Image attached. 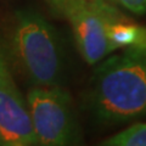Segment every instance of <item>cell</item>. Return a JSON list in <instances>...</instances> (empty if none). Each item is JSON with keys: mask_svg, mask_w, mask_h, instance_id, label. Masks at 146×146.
<instances>
[{"mask_svg": "<svg viewBox=\"0 0 146 146\" xmlns=\"http://www.w3.org/2000/svg\"><path fill=\"white\" fill-rule=\"evenodd\" d=\"M86 106L104 124H122L146 116V44L125 48L96 67Z\"/></svg>", "mask_w": 146, "mask_h": 146, "instance_id": "cell-1", "label": "cell"}, {"mask_svg": "<svg viewBox=\"0 0 146 146\" xmlns=\"http://www.w3.org/2000/svg\"><path fill=\"white\" fill-rule=\"evenodd\" d=\"M11 51L32 84L58 85L62 74L61 44L55 28L40 13H17L11 33Z\"/></svg>", "mask_w": 146, "mask_h": 146, "instance_id": "cell-2", "label": "cell"}, {"mask_svg": "<svg viewBox=\"0 0 146 146\" xmlns=\"http://www.w3.org/2000/svg\"><path fill=\"white\" fill-rule=\"evenodd\" d=\"M39 145L65 146L78 141V124L70 94L58 85H34L27 95Z\"/></svg>", "mask_w": 146, "mask_h": 146, "instance_id": "cell-3", "label": "cell"}, {"mask_svg": "<svg viewBox=\"0 0 146 146\" xmlns=\"http://www.w3.org/2000/svg\"><path fill=\"white\" fill-rule=\"evenodd\" d=\"M108 7L101 0H61L55 7L70 22L77 48L90 65L115 51L107 33Z\"/></svg>", "mask_w": 146, "mask_h": 146, "instance_id": "cell-4", "label": "cell"}, {"mask_svg": "<svg viewBox=\"0 0 146 146\" xmlns=\"http://www.w3.org/2000/svg\"><path fill=\"white\" fill-rule=\"evenodd\" d=\"M0 144L6 146L39 145L29 108L11 78L0 79Z\"/></svg>", "mask_w": 146, "mask_h": 146, "instance_id": "cell-5", "label": "cell"}, {"mask_svg": "<svg viewBox=\"0 0 146 146\" xmlns=\"http://www.w3.org/2000/svg\"><path fill=\"white\" fill-rule=\"evenodd\" d=\"M107 33L115 51L146 44V28L121 17L111 6L107 11Z\"/></svg>", "mask_w": 146, "mask_h": 146, "instance_id": "cell-6", "label": "cell"}, {"mask_svg": "<svg viewBox=\"0 0 146 146\" xmlns=\"http://www.w3.org/2000/svg\"><path fill=\"white\" fill-rule=\"evenodd\" d=\"M106 146H146V123H135L119 133L105 139Z\"/></svg>", "mask_w": 146, "mask_h": 146, "instance_id": "cell-7", "label": "cell"}, {"mask_svg": "<svg viewBox=\"0 0 146 146\" xmlns=\"http://www.w3.org/2000/svg\"><path fill=\"white\" fill-rule=\"evenodd\" d=\"M122 6L136 15H146V0H116Z\"/></svg>", "mask_w": 146, "mask_h": 146, "instance_id": "cell-8", "label": "cell"}, {"mask_svg": "<svg viewBox=\"0 0 146 146\" xmlns=\"http://www.w3.org/2000/svg\"><path fill=\"white\" fill-rule=\"evenodd\" d=\"M11 78V73L9 70V62L7 58L4 54L1 46H0V79H6Z\"/></svg>", "mask_w": 146, "mask_h": 146, "instance_id": "cell-9", "label": "cell"}, {"mask_svg": "<svg viewBox=\"0 0 146 146\" xmlns=\"http://www.w3.org/2000/svg\"><path fill=\"white\" fill-rule=\"evenodd\" d=\"M60 1H61V0H49V3L51 4V6H52V7H56V6H57V4L60 3Z\"/></svg>", "mask_w": 146, "mask_h": 146, "instance_id": "cell-10", "label": "cell"}, {"mask_svg": "<svg viewBox=\"0 0 146 146\" xmlns=\"http://www.w3.org/2000/svg\"><path fill=\"white\" fill-rule=\"evenodd\" d=\"M101 1H107V0H101ZM112 1H116V0H112Z\"/></svg>", "mask_w": 146, "mask_h": 146, "instance_id": "cell-11", "label": "cell"}]
</instances>
